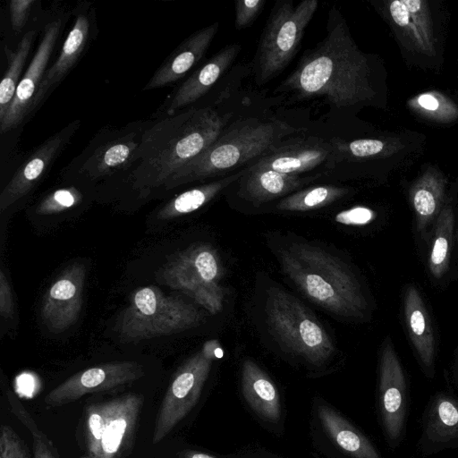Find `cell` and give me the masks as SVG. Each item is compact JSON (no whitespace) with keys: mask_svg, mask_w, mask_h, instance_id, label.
Wrapping results in <instances>:
<instances>
[{"mask_svg":"<svg viewBox=\"0 0 458 458\" xmlns=\"http://www.w3.org/2000/svg\"><path fill=\"white\" fill-rule=\"evenodd\" d=\"M142 366L135 361L99 364L77 372L53 388L44 399L47 407H60L82 396L110 391L142 377Z\"/></svg>","mask_w":458,"mask_h":458,"instance_id":"cell-13","label":"cell"},{"mask_svg":"<svg viewBox=\"0 0 458 458\" xmlns=\"http://www.w3.org/2000/svg\"><path fill=\"white\" fill-rule=\"evenodd\" d=\"M307 131L277 115L247 113L231 123L206 150L181 167L164 190L238 172L286 139Z\"/></svg>","mask_w":458,"mask_h":458,"instance_id":"cell-3","label":"cell"},{"mask_svg":"<svg viewBox=\"0 0 458 458\" xmlns=\"http://www.w3.org/2000/svg\"><path fill=\"white\" fill-rule=\"evenodd\" d=\"M428 252V269L435 280L442 279L449 269L454 233V213L450 202H446L430 232Z\"/></svg>","mask_w":458,"mask_h":458,"instance_id":"cell-29","label":"cell"},{"mask_svg":"<svg viewBox=\"0 0 458 458\" xmlns=\"http://www.w3.org/2000/svg\"><path fill=\"white\" fill-rule=\"evenodd\" d=\"M267 323L278 343L313 365L332 357L335 345L312 312L284 290L271 288L266 301Z\"/></svg>","mask_w":458,"mask_h":458,"instance_id":"cell-8","label":"cell"},{"mask_svg":"<svg viewBox=\"0 0 458 458\" xmlns=\"http://www.w3.org/2000/svg\"><path fill=\"white\" fill-rule=\"evenodd\" d=\"M37 3L35 0H13L9 3L10 21L14 31L21 32L24 29Z\"/></svg>","mask_w":458,"mask_h":458,"instance_id":"cell-37","label":"cell"},{"mask_svg":"<svg viewBox=\"0 0 458 458\" xmlns=\"http://www.w3.org/2000/svg\"><path fill=\"white\" fill-rule=\"evenodd\" d=\"M83 193L80 186L67 185L59 187L47 193L38 203L35 212L38 215H54L80 205Z\"/></svg>","mask_w":458,"mask_h":458,"instance_id":"cell-34","label":"cell"},{"mask_svg":"<svg viewBox=\"0 0 458 458\" xmlns=\"http://www.w3.org/2000/svg\"><path fill=\"white\" fill-rule=\"evenodd\" d=\"M275 92L295 102L322 100L331 120L375 100L369 55L358 47L338 8L329 9L325 38L302 55Z\"/></svg>","mask_w":458,"mask_h":458,"instance_id":"cell-1","label":"cell"},{"mask_svg":"<svg viewBox=\"0 0 458 458\" xmlns=\"http://www.w3.org/2000/svg\"><path fill=\"white\" fill-rule=\"evenodd\" d=\"M74 22L55 63L48 68L35 96L31 114L73 69L93 38L96 30L95 10L82 2L74 11Z\"/></svg>","mask_w":458,"mask_h":458,"instance_id":"cell-17","label":"cell"},{"mask_svg":"<svg viewBox=\"0 0 458 458\" xmlns=\"http://www.w3.org/2000/svg\"><path fill=\"white\" fill-rule=\"evenodd\" d=\"M222 265L217 251L208 244L188 248L168 262L162 272L164 282L191 295L211 313L222 309L223 293L218 284Z\"/></svg>","mask_w":458,"mask_h":458,"instance_id":"cell-10","label":"cell"},{"mask_svg":"<svg viewBox=\"0 0 458 458\" xmlns=\"http://www.w3.org/2000/svg\"><path fill=\"white\" fill-rule=\"evenodd\" d=\"M67 19V13H60L50 19L45 25L37 51L21 77L12 104L0 121L2 133L17 128L31 114L35 96Z\"/></svg>","mask_w":458,"mask_h":458,"instance_id":"cell-14","label":"cell"},{"mask_svg":"<svg viewBox=\"0 0 458 458\" xmlns=\"http://www.w3.org/2000/svg\"><path fill=\"white\" fill-rule=\"evenodd\" d=\"M241 49L239 44H229L194 71L174 94L167 106V114L173 115L208 94L233 65Z\"/></svg>","mask_w":458,"mask_h":458,"instance_id":"cell-22","label":"cell"},{"mask_svg":"<svg viewBox=\"0 0 458 458\" xmlns=\"http://www.w3.org/2000/svg\"><path fill=\"white\" fill-rule=\"evenodd\" d=\"M244 170L245 168L180 193L158 210L157 217L163 220L173 219L199 209L236 182Z\"/></svg>","mask_w":458,"mask_h":458,"instance_id":"cell-27","label":"cell"},{"mask_svg":"<svg viewBox=\"0 0 458 458\" xmlns=\"http://www.w3.org/2000/svg\"><path fill=\"white\" fill-rule=\"evenodd\" d=\"M403 315L408 337L424 370L432 376L437 354L435 328L420 289L406 284L403 291Z\"/></svg>","mask_w":458,"mask_h":458,"instance_id":"cell-19","label":"cell"},{"mask_svg":"<svg viewBox=\"0 0 458 458\" xmlns=\"http://www.w3.org/2000/svg\"><path fill=\"white\" fill-rule=\"evenodd\" d=\"M332 140L340 153L341 164L346 161L386 157L404 148V145L400 140L388 138L345 140L340 137H332Z\"/></svg>","mask_w":458,"mask_h":458,"instance_id":"cell-32","label":"cell"},{"mask_svg":"<svg viewBox=\"0 0 458 458\" xmlns=\"http://www.w3.org/2000/svg\"><path fill=\"white\" fill-rule=\"evenodd\" d=\"M179 458H216L205 453L185 450L179 454Z\"/></svg>","mask_w":458,"mask_h":458,"instance_id":"cell-41","label":"cell"},{"mask_svg":"<svg viewBox=\"0 0 458 458\" xmlns=\"http://www.w3.org/2000/svg\"><path fill=\"white\" fill-rule=\"evenodd\" d=\"M0 313L4 318H12L14 314V300L7 277L0 273Z\"/></svg>","mask_w":458,"mask_h":458,"instance_id":"cell-39","label":"cell"},{"mask_svg":"<svg viewBox=\"0 0 458 458\" xmlns=\"http://www.w3.org/2000/svg\"><path fill=\"white\" fill-rule=\"evenodd\" d=\"M144 401L138 394L91 404L87 408L84 433L98 448V458H121L133 437Z\"/></svg>","mask_w":458,"mask_h":458,"instance_id":"cell-11","label":"cell"},{"mask_svg":"<svg viewBox=\"0 0 458 458\" xmlns=\"http://www.w3.org/2000/svg\"><path fill=\"white\" fill-rule=\"evenodd\" d=\"M424 441L434 448L458 443V400L445 394L433 399L424 425Z\"/></svg>","mask_w":458,"mask_h":458,"instance_id":"cell-26","label":"cell"},{"mask_svg":"<svg viewBox=\"0 0 458 458\" xmlns=\"http://www.w3.org/2000/svg\"><path fill=\"white\" fill-rule=\"evenodd\" d=\"M371 211L366 208L355 207L339 212L335 220L342 225H363L371 217Z\"/></svg>","mask_w":458,"mask_h":458,"instance_id":"cell-40","label":"cell"},{"mask_svg":"<svg viewBox=\"0 0 458 458\" xmlns=\"http://www.w3.org/2000/svg\"><path fill=\"white\" fill-rule=\"evenodd\" d=\"M26 427L32 435V451L34 458H56L47 437L38 428L33 420Z\"/></svg>","mask_w":458,"mask_h":458,"instance_id":"cell-38","label":"cell"},{"mask_svg":"<svg viewBox=\"0 0 458 458\" xmlns=\"http://www.w3.org/2000/svg\"><path fill=\"white\" fill-rule=\"evenodd\" d=\"M321 177L287 174L271 169L248 166L233 185L237 186L241 199L259 206L283 199Z\"/></svg>","mask_w":458,"mask_h":458,"instance_id":"cell-20","label":"cell"},{"mask_svg":"<svg viewBox=\"0 0 458 458\" xmlns=\"http://www.w3.org/2000/svg\"><path fill=\"white\" fill-rule=\"evenodd\" d=\"M219 28L214 22L183 40L156 71L143 90L166 87L181 80L206 55Z\"/></svg>","mask_w":458,"mask_h":458,"instance_id":"cell-23","label":"cell"},{"mask_svg":"<svg viewBox=\"0 0 458 458\" xmlns=\"http://www.w3.org/2000/svg\"><path fill=\"white\" fill-rule=\"evenodd\" d=\"M446 180L436 168L428 167L411 186L409 199L416 229L424 237L445 206Z\"/></svg>","mask_w":458,"mask_h":458,"instance_id":"cell-24","label":"cell"},{"mask_svg":"<svg viewBox=\"0 0 458 458\" xmlns=\"http://www.w3.org/2000/svg\"><path fill=\"white\" fill-rule=\"evenodd\" d=\"M318 6L317 0L277 1L260 35L251 63L257 86L277 77L300 49L305 30Z\"/></svg>","mask_w":458,"mask_h":458,"instance_id":"cell-7","label":"cell"},{"mask_svg":"<svg viewBox=\"0 0 458 458\" xmlns=\"http://www.w3.org/2000/svg\"><path fill=\"white\" fill-rule=\"evenodd\" d=\"M234 27L241 30L250 27L264 9L265 0L235 1Z\"/></svg>","mask_w":458,"mask_h":458,"instance_id":"cell-36","label":"cell"},{"mask_svg":"<svg viewBox=\"0 0 458 458\" xmlns=\"http://www.w3.org/2000/svg\"><path fill=\"white\" fill-rule=\"evenodd\" d=\"M456 241H457V244H458V229H457V233H456Z\"/></svg>","mask_w":458,"mask_h":458,"instance_id":"cell-42","label":"cell"},{"mask_svg":"<svg viewBox=\"0 0 458 458\" xmlns=\"http://www.w3.org/2000/svg\"><path fill=\"white\" fill-rule=\"evenodd\" d=\"M220 346L207 342L175 372L164 396L155 422L152 443H160L197 403Z\"/></svg>","mask_w":458,"mask_h":458,"instance_id":"cell-9","label":"cell"},{"mask_svg":"<svg viewBox=\"0 0 458 458\" xmlns=\"http://www.w3.org/2000/svg\"><path fill=\"white\" fill-rule=\"evenodd\" d=\"M458 350V349H457ZM457 360H458V353H457Z\"/></svg>","mask_w":458,"mask_h":458,"instance_id":"cell-43","label":"cell"},{"mask_svg":"<svg viewBox=\"0 0 458 458\" xmlns=\"http://www.w3.org/2000/svg\"><path fill=\"white\" fill-rule=\"evenodd\" d=\"M80 125V120L69 123L40 144L24 160L0 194V211L9 208L36 187L69 145Z\"/></svg>","mask_w":458,"mask_h":458,"instance_id":"cell-15","label":"cell"},{"mask_svg":"<svg viewBox=\"0 0 458 458\" xmlns=\"http://www.w3.org/2000/svg\"><path fill=\"white\" fill-rule=\"evenodd\" d=\"M385 10L391 23L417 52L436 55L433 21L428 4L424 0H394Z\"/></svg>","mask_w":458,"mask_h":458,"instance_id":"cell-21","label":"cell"},{"mask_svg":"<svg viewBox=\"0 0 458 458\" xmlns=\"http://www.w3.org/2000/svg\"><path fill=\"white\" fill-rule=\"evenodd\" d=\"M231 89L214 94L206 105L150 123L139 148V162L127 182L145 198L165 186L172 176L213 142L235 119L247 114Z\"/></svg>","mask_w":458,"mask_h":458,"instance_id":"cell-2","label":"cell"},{"mask_svg":"<svg viewBox=\"0 0 458 458\" xmlns=\"http://www.w3.org/2000/svg\"><path fill=\"white\" fill-rule=\"evenodd\" d=\"M284 273L314 303L345 318L362 319L368 301L347 265L337 257L306 242H294L277 251Z\"/></svg>","mask_w":458,"mask_h":458,"instance_id":"cell-4","label":"cell"},{"mask_svg":"<svg viewBox=\"0 0 458 458\" xmlns=\"http://www.w3.org/2000/svg\"><path fill=\"white\" fill-rule=\"evenodd\" d=\"M349 192L348 188L334 184L310 186L281 199L276 208L283 212L311 211L330 205Z\"/></svg>","mask_w":458,"mask_h":458,"instance_id":"cell-30","label":"cell"},{"mask_svg":"<svg viewBox=\"0 0 458 458\" xmlns=\"http://www.w3.org/2000/svg\"><path fill=\"white\" fill-rule=\"evenodd\" d=\"M203 318L191 303L149 285L133 293L130 305L117 320L116 331L123 342H140L192 328Z\"/></svg>","mask_w":458,"mask_h":458,"instance_id":"cell-6","label":"cell"},{"mask_svg":"<svg viewBox=\"0 0 458 458\" xmlns=\"http://www.w3.org/2000/svg\"><path fill=\"white\" fill-rule=\"evenodd\" d=\"M340 164L341 156L332 138L302 133L282 141L250 166L293 175L327 176Z\"/></svg>","mask_w":458,"mask_h":458,"instance_id":"cell-12","label":"cell"},{"mask_svg":"<svg viewBox=\"0 0 458 458\" xmlns=\"http://www.w3.org/2000/svg\"><path fill=\"white\" fill-rule=\"evenodd\" d=\"M150 123H132L120 129L103 128L64 168V178L86 185L117 177L127 182L139 162L142 135Z\"/></svg>","mask_w":458,"mask_h":458,"instance_id":"cell-5","label":"cell"},{"mask_svg":"<svg viewBox=\"0 0 458 458\" xmlns=\"http://www.w3.org/2000/svg\"><path fill=\"white\" fill-rule=\"evenodd\" d=\"M242 390L246 402L260 417L273 422L281 415L278 391L267 376L251 360H245L242 367Z\"/></svg>","mask_w":458,"mask_h":458,"instance_id":"cell-25","label":"cell"},{"mask_svg":"<svg viewBox=\"0 0 458 458\" xmlns=\"http://www.w3.org/2000/svg\"><path fill=\"white\" fill-rule=\"evenodd\" d=\"M407 106L418 115L437 123H452L458 119V106L445 94L429 90L407 100Z\"/></svg>","mask_w":458,"mask_h":458,"instance_id":"cell-33","label":"cell"},{"mask_svg":"<svg viewBox=\"0 0 458 458\" xmlns=\"http://www.w3.org/2000/svg\"><path fill=\"white\" fill-rule=\"evenodd\" d=\"M318 416L327 435L352 457L381 458L371 442L331 407L319 406Z\"/></svg>","mask_w":458,"mask_h":458,"instance_id":"cell-28","label":"cell"},{"mask_svg":"<svg viewBox=\"0 0 458 458\" xmlns=\"http://www.w3.org/2000/svg\"><path fill=\"white\" fill-rule=\"evenodd\" d=\"M0 458H30L20 436L6 424L1 426Z\"/></svg>","mask_w":458,"mask_h":458,"instance_id":"cell-35","label":"cell"},{"mask_svg":"<svg viewBox=\"0 0 458 458\" xmlns=\"http://www.w3.org/2000/svg\"><path fill=\"white\" fill-rule=\"evenodd\" d=\"M36 33L35 30L26 31L14 50L5 49L8 66L0 83V121L13 102Z\"/></svg>","mask_w":458,"mask_h":458,"instance_id":"cell-31","label":"cell"},{"mask_svg":"<svg viewBox=\"0 0 458 458\" xmlns=\"http://www.w3.org/2000/svg\"><path fill=\"white\" fill-rule=\"evenodd\" d=\"M379 404L388 440L398 443L403 436L407 409V386L402 363L393 342L386 337L379 353Z\"/></svg>","mask_w":458,"mask_h":458,"instance_id":"cell-16","label":"cell"},{"mask_svg":"<svg viewBox=\"0 0 458 458\" xmlns=\"http://www.w3.org/2000/svg\"><path fill=\"white\" fill-rule=\"evenodd\" d=\"M86 267L74 262L68 266L45 294L40 316L47 328L62 333L78 319L82 307Z\"/></svg>","mask_w":458,"mask_h":458,"instance_id":"cell-18","label":"cell"}]
</instances>
